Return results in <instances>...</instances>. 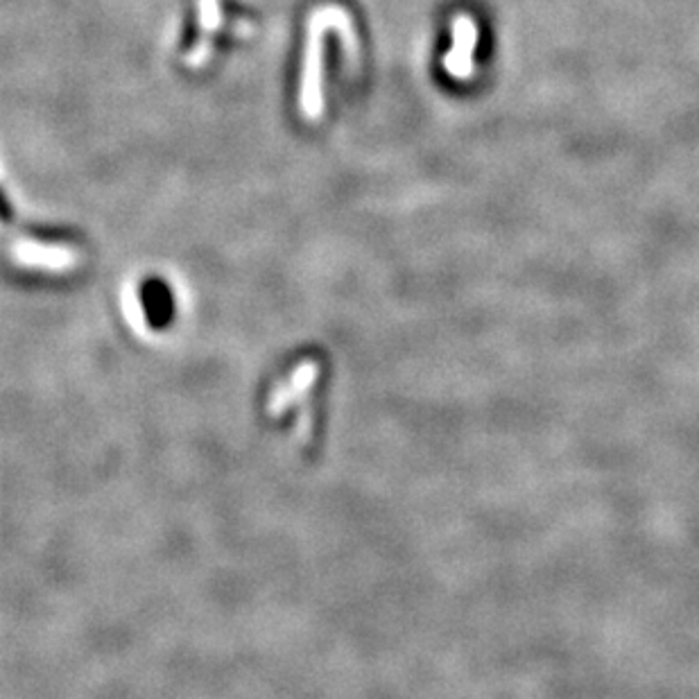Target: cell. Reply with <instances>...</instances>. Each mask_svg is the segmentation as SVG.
<instances>
[{"label": "cell", "instance_id": "cell-1", "mask_svg": "<svg viewBox=\"0 0 699 699\" xmlns=\"http://www.w3.org/2000/svg\"><path fill=\"white\" fill-rule=\"evenodd\" d=\"M328 29H338L349 57V69L358 67V37L349 12L340 5L317 8L306 23V46H303L299 109L306 120H320L324 113V37Z\"/></svg>", "mask_w": 699, "mask_h": 699}, {"label": "cell", "instance_id": "cell-2", "mask_svg": "<svg viewBox=\"0 0 699 699\" xmlns=\"http://www.w3.org/2000/svg\"><path fill=\"white\" fill-rule=\"evenodd\" d=\"M8 256L25 269L50 272V275H67L82 263V252L71 245H55L33 238H14L8 242Z\"/></svg>", "mask_w": 699, "mask_h": 699}, {"label": "cell", "instance_id": "cell-3", "mask_svg": "<svg viewBox=\"0 0 699 699\" xmlns=\"http://www.w3.org/2000/svg\"><path fill=\"white\" fill-rule=\"evenodd\" d=\"M453 44L444 57V69L455 80H471L475 73V48H478V25L469 14L455 16Z\"/></svg>", "mask_w": 699, "mask_h": 699}, {"label": "cell", "instance_id": "cell-4", "mask_svg": "<svg viewBox=\"0 0 699 699\" xmlns=\"http://www.w3.org/2000/svg\"><path fill=\"white\" fill-rule=\"evenodd\" d=\"M317 376H320V362L317 360H301L297 367L275 387V391H269L267 412L272 417H281L286 408L294 406L301 399L311 397V391L317 383Z\"/></svg>", "mask_w": 699, "mask_h": 699}, {"label": "cell", "instance_id": "cell-5", "mask_svg": "<svg viewBox=\"0 0 699 699\" xmlns=\"http://www.w3.org/2000/svg\"><path fill=\"white\" fill-rule=\"evenodd\" d=\"M222 3L220 0H197V23L202 29V39L213 41V35L222 25Z\"/></svg>", "mask_w": 699, "mask_h": 699}, {"label": "cell", "instance_id": "cell-6", "mask_svg": "<svg viewBox=\"0 0 699 699\" xmlns=\"http://www.w3.org/2000/svg\"><path fill=\"white\" fill-rule=\"evenodd\" d=\"M120 303H123V313H125V320L130 322V326L136 333H147V317L141 306V299H138L134 284H125L123 294H120Z\"/></svg>", "mask_w": 699, "mask_h": 699}, {"label": "cell", "instance_id": "cell-7", "mask_svg": "<svg viewBox=\"0 0 699 699\" xmlns=\"http://www.w3.org/2000/svg\"><path fill=\"white\" fill-rule=\"evenodd\" d=\"M254 33H256V27L252 23H248V21L233 23V35H238V37H252Z\"/></svg>", "mask_w": 699, "mask_h": 699}]
</instances>
